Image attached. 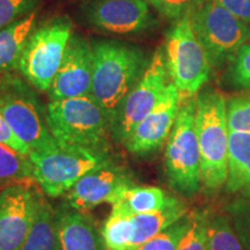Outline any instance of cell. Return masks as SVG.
I'll return each mask as SVG.
<instances>
[{
	"label": "cell",
	"mask_w": 250,
	"mask_h": 250,
	"mask_svg": "<svg viewBox=\"0 0 250 250\" xmlns=\"http://www.w3.org/2000/svg\"><path fill=\"white\" fill-rule=\"evenodd\" d=\"M192 223L189 230L181 240L177 250H206L208 241V213L206 212H192Z\"/></svg>",
	"instance_id": "83f0119b"
},
{
	"label": "cell",
	"mask_w": 250,
	"mask_h": 250,
	"mask_svg": "<svg viewBox=\"0 0 250 250\" xmlns=\"http://www.w3.org/2000/svg\"><path fill=\"white\" fill-rule=\"evenodd\" d=\"M166 61L171 83L181 98H192L210 78L211 65L193 33L190 15L176 21L167 35Z\"/></svg>",
	"instance_id": "ba28073f"
},
{
	"label": "cell",
	"mask_w": 250,
	"mask_h": 250,
	"mask_svg": "<svg viewBox=\"0 0 250 250\" xmlns=\"http://www.w3.org/2000/svg\"><path fill=\"white\" fill-rule=\"evenodd\" d=\"M190 21L211 67L219 68L232 61L248 40L247 24L215 0H205L190 15Z\"/></svg>",
	"instance_id": "9c48e42d"
},
{
	"label": "cell",
	"mask_w": 250,
	"mask_h": 250,
	"mask_svg": "<svg viewBox=\"0 0 250 250\" xmlns=\"http://www.w3.org/2000/svg\"><path fill=\"white\" fill-rule=\"evenodd\" d=\"M29 158L39 187L54 198L64 196L87 173L114 161L110 153L65 146L49 152L31 151Z\"/></svg>",
	"instance_id": "52a82bcc"
},
{
	"label": "cell",
	"mask_w": 250,
	"mask_h": 250,
	"mask_svg": "<svg viewBox=\"0 0 250 250\" xmlns=\"http://www.w3.org/2000/svg\"><path fill=\"white\" fill-rule=\"evenodd\" d=\"M14 186H39L33 162L29 155L0 144V191Z\"/></svg>",
	"instance_id": "44dd1931"
},
{
	"label": "cell",
	"mask_w": 250,
	"mask_h": 250,
	"mask_svg": "<svg viewBox=\"0 0 250 250\" xmlns=\"http://www.w3.org/2000/svg\"><path fill=\"white\" fill-rule=\"evenodd\" d=\"M0 144H4L6 146H9L15 151L23 153V154L29 155L31 149L26 143H23L19 137L15 134V132L9 126L7 121L2 116L0 112Z\"/></svg>",
	"instance_id": "1f68e13d"
},
{
	"label": "cell",
	"mask_w": 250,
	"mask_h": 250,
	"mask_svg": "<svg viewBox=\"0 0 250 250\" xmlns=\"http://www.w3.org/2000/svg\"><path fill=\"white\" fill-rule=\"evenodd\" d=\"M188 213L187 206L179 199L173 198L169 204L158 211L130 215L133 227L132 248L148 241L156 234L176 223Z\"/></svg>",
	"instance_id": "d6986e66"
},
{
	"label": "cell",
	"mask_w": 250,
	"mask_h": 250,
	"mask_svg": "<svg viewBox=\"0 0 250 250\" xmlns=\"http://www.w3.org/2000/svg\"><path fill=\"white\" fill-rule=\"evenodd\" d=\"M170 81L165 49L159 48L116 112L111 125V134L116 142L124 143L139 122L155 107Z\"/></svg>",
	"instance_id": "30bf717a"
},
{
	"label": "cell",
	"mask_w": 250,
	"mask_h": 250,
	"mask_svg": "<svg viewBox=\"0 0 250 250\" xmlns=\"http://www.w3.org/2000/svg\"><path fill=\"white\" fill-rule=\"evenodd\" d=\"M206 250H245L228 214L208 213Z\"/></svg>",
	"instance_id": "603a6c76"
},
{
	"label": "cell",
	"mask_w": 250,
	"mask_h": 250,
	"mask_svg": "<svg viewBox=\"0 0 250 250\" xmlns=\"http://www.w3.org/2000/svg\"><path fill=\"white\" fill-rule=\"evenodd\" d=\"M228 131L250 132V94L236 96L227 103Z\"/></svg>",
	"instance_id": "4316f807"
},
{
	"label": "cell",
	"mask_w": 250,
	"mask_h": 250,
	"mask_svg": "<svg viewBox=\"0 0 250 250\" xmlns=\"http://www.w3.org/2000/svg\"><path fill=\"white\" fill-rule=\"evenodd\" d=\"M228 192L250 193V132L229 131L228 134Z\"/></svg>",
	"instance_id": "e0dca14e"
},
{
	"label": "cell",
	"mask_w": 250,
	"mask_h": 250,
	"mask_svg": "<svg viewBox=\"0 0 250 250\" xmlns=\"http://www.w3.org/2000/svg\"><path fill=\"white\" fill-rule=\"evenodd\" d=\"M101 232L107 250H131L132 248L133 227L130 215L110 212Z\"/></svg>",
	"instance_id": "cb8c5ba5"
},
{
	"label": "cell",
	"mask_w": 250,
	"mask_h": 250,
	"mask_svg": "<svg viewBox=\"0 0 250 250\" xmlns=\"http://www.w3.org/2000/svg\"><path fill=\"white\" fill-rule=\"evenodd\" d=\"M93 52L90 95L112 125L122 102L143 76L149 61L138 46L116 41L95 42Z\"/></svg>",
	"instance_id": "6da1fadb"
},
{
	"label": "cell",
	"mask_w": 250,
	"mask_h": 250,
	"mask_svg": "<svg viewBox=\"0 0 250 250\" xmlns=\"http://www.w3.org/2000/svg\"><path fill=\"white\" fill-rule=\"evenodd\" d=\"M45 121L59 146L110 153V122L90 94L50 100L45 108Z\"/></svg>",
	"instance_id": "7a4b0ae2"
},
{
	"label": "cell",
	"mask_w": 250,
	"mask_h": 250,
	"mask_svg": "<svg viewBox=\"0 0 250 250\" xmlns=\"http://www.w3.org/2000/svg\"><path fill=\"white\" fill-rule=\"evenodd\" d=\"M93 62V45L83 36L71 34L62 64L48 92L50 100L89 95Z\"/></svg>",
	"instance_id": "9a60e30c"
},
{
	"label": "cell",
	"mask_w": 250,
	"mask_h": 250,
	"mask_svg": "<svg viewBox=\"0 0 250 250\" xmlns=\"http://www.w3.org/2000/svg\"><path fill=\"white\" fill-rule=\"evenodd\" d=\"M35 20L36 12H33L0 30V76L19 71L21 55Z\"/></svg>",
	"instance_id": "ac0fdd59"
},
{
	"label": "cell",
	"mask_w": 250,
	"mask_h": 250,
	"mask_svg": "<svg viewBox=\"0 0 250 250\" xmlns=\"http://www.w3.org/2000/svg\"><path fill=\"white\" fill-rule=\"evenodd\" d=\"M21 250H62L56 223V211L41 195L35 223Z\"/></svg>",
	"instance_id": "7402d4cb"
},
{
	"label": "cell",
	"mask_w": 250,
	"mask_h": 250,
	"mask_svg": "<svg viewBox=\"0 0 250 250\" xmlns=\"http://www.w3.org/2000/svg\"><path fill=\"white\" fill-rule=\"evenodd\" d=\"M180 105V92L170 81L155 107L124 140L125 149L134 155H147L158 151L169 137Z\"/></svg>",
	"instance_id": "5bb4252c"
},
{
	"label": "cell",
	"mask_w": 250,
	"mask_h": 250,
	"mask_svg": "<svg viewBox=\"0 0 250 250\" xmlns=\"http://www.w3.org/2000/svg\"><path fill=\"white\" fill-rule=\"evenodd\" d=\"M164 17L171 20H180L191 15L205 0H146Z\"/></svg>",
	"instance_id": "f1b7e54d"
},
{
	"label": "cell",
	"mask_w": 250,
	"mask_h": 250,
	"mask_svg": "<svg viewBox=\"0 0 250 250\" xmlns=\"http://www.w3.org/2000/svg\"><path fill=\"white\" fill-rule=\"evenodd\" d=\"M196 134L202 186L213 191L226 184L228 175L227 103L220 93L205 90L196 98Z\"/></svg>",
	"instance_id": "3957f363"
},
{
	"label": "cell",
	"mask_w": 250,
	"mask_h": 250,
	"mask_svg": "<svg viewBox=\"0 0 250 250\" xmlns=\"http://www.w3.org/2000/svg\"><path fill=\"white\" fill-rule=\"evenodd\" d=\"M41 193L36 187L0 191V250H21L35 223Z\"/></svg>",
	"instance_id": "7c38bea8"
},
{
	"label": "cell",
	"mask_w": 250,
	"mask_h": 250,
	"mask_svg": "<svg viewBox=\"0 0 250 250\" xmlns=\"http://www.w3.org/2000/svg\"><path fill=\"white\" fill-rule=\"evenodd\" d=\"M0 112L31 151L49 152L59 146L46 125L45 109L34 87L21 74L12 72L0 76Z\"/></svg>",
	"instance_id": "277c9868"
},
{
	"label": "cell",
	"mask_w": 250,
	"mask_h": 250,
	"mask_svg": "<svg viewBox=\"0 0 250 250\" xmlns=\"http://www.w3.org/2000/svg\"><path fill=\"white\" fill-rule=\"evenodd\" d=\"M248 41H249V43H250V28L248 29Z\"/></svg>",
	"instance_id": "836d02e7"
},
{
	"label": "cell",
	"mask_w": 250,
	"mask_h": 250,
	"mask_svg": "<svg viewBox=\"0 0 250 250\" xmlns=\"http://www.w3.org/2000/svg\"><path fill=\"white\" fill-rule=\"evenodd\" d=\"M40 0H0V30L35 12Z\"/></svg>",
	"instance_id": "4dcf8cb0"
},
{
	"label": "cell",
	"mask_w": 250,
	"mask_h": 250,
	"mask_svg": "<svg viewBox=\"0 0 250 250\" xmlns=\"http://www.w3.org/2000/svg\"><path fill=\"white\" fill-rule=\"evenodd\" d=\"M230 62L229 77L233 85L242 89H250V43L240 46Z\"/></svg>",
	"instance_id": "f546056e"
},
{
	"label": "cell",
	"mask_w": 250,
	"mask_h": 250,
	"mask_svg": "<svg viewBox=\"0 0 250 250\" xmlns=\"http://www.w3.org/2000/svg\"><path fill=\"white\" fill-rule=\"evenodd\" d=\"M245 250H250V193L234 201L226 208Z\"/></svg>",
	"instance_id": "484cf974"
},
{
	"label": "cell",
	"mask_w": 250,
	"mask_h": 250,
	"mask_svg": "<svg viewBox=\"0 0 250 250\" xmlns=\"http://www.w3.org/2000/svg\"><path fill=\"white\" fill-rule=\"evenodd\" d=\"M173 201L164 190L156 187H131L120 201L112 204L111 213L133 215L158 211Z\"/></svg>",
	"instance_id": "ffe728a7"
},
{
	"label": "cell",
	"mask_w": 250,
	"mask_h": 250,
	"mask_svg": "<svg viewBox=\"0 0 250 250\" xmlns=\"http://www.w3.org/2000/svg\"><path fill=\"white\" fill-rule=\"evenodd\" d=\"M56 223L62 250H107L101 229L85 212L57 210Z\"/></svg>",
	"instance_id": "2e32d148"
},
{
	"label": "cell",
	"mask_w": 250,
	"mask_h": 250,
	"mask_svg": "<svg viewBox=\"0 0 250 250\" xmlns=\"http://www.w3.org/2000/svg\"><path fill=\"white\" fill-rule=\"evenodd\" d=\"M133 186L129 170L112 161L87 173L64 196L68 208L86 213L103 203L115 204Z\"/></svg>",
	"instance_id": "8fae6325"
},
{
	"label": "cell",
	"mask_w": 250,
	"mask_h": 250,
	"mask_svg": "<svg viewBox=\"0 0 250 250\" xmlns=\"http://www.w3.org/2000/svg\"><path fill=\"white\" fill-rule=\"evenodd\" d=\"M83 17L95 29L117 35L142 33L154 24L146 0H90L83 6Z\"/></svg>",
	"instance_id": "4fadbf2b"
},
{
	"label": "cell",
	"mask_w": 250,
	"mask_h": 250,
	"mask_svg": "<svg viewBox=\"0 0 250 250\" xmlns=\"http://www.w3.org/2000/svg\"><path fill=\"white\" fill-rule=\"evenodd\" d=\"M165 170L169 186L181 193L191 195L202 187L195 96L181 98L179 114L167 139Z\"/></svg>",
	"instance_id": "5b68a950"
},
{
	"label": "cell",
	"mask_w": 250,
	"mask_h": 250,
	"mask_svg": "<svg viewBox=\"0 0 250 250\" xmlns=\"http://www.w3.org/2000/svg\"><path fill=\"white\" fill-rule=\"evenodd\" d=\"M246 24L250 23V0H215Z\"/></svg>",
	"instance_id": "d6a6232c"
},
{
	"label": "cell",
	"mask_w": 250,
	"mask_h": 250,
	"mask_svg": "<svg viewBox=\"0 0 250 250\" xmlns=\"http://www.w3.org/2000/svg\"><path fill=\"white\" fill-rule=\"evenodd\" d=\"M191 223L192 214L187 213L176 223L132 250H177L181 240L189 230Z\"/></svg>",
	"instance_id": "d4e9b609"
},
{
	"label": "cell",
	"mask_w": 250,
	"mask_h": 250,
	"mask_svg": "<svg viewBox=\"0 0 250 250\" xmlns=\"http://www.w3.org/2000/svg\"><path fill=\"white\" fill-rule=\"evenodd\" d=\"M72 22L61 17L31 31L19 62V72L40 92H49L71 37Z\"/></svg>",
	"instance_id": "8992f818"
}]
</instances>
